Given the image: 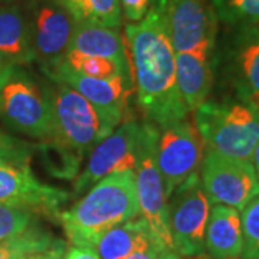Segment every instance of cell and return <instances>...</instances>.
I'll use <instances>...</instances> for the list:
<instances>
[{"label":"cell","mask_w":259,"mask_h":259,"mask_svg":"<svg viewBox=\"0 0 259 259\" xmlns=\"http://www.w3.org/2000/svg\"><path fill=\"white\" fill-rule=\"evenodd\" d=\"M124 40L137 101L150 122L164 128L186 120L189 111L177 87L176 52L154 3L140 22L125 25Z\"/></svg>","instance_id":"cell-1"},{"label":"cell","mask_w":259,"mask_h":259,"mask_svg":"<svg viewBox=\"0 0 259 259\" xmlns=\"http://www.w3.org/2000/svg\"><path fill=\"white\" fill-rule=\"evenodd\" d=\"M139 214L136 173L127 170L95 183L71 209L61 212L59 222L72 246L94 249L105 232Z\"/></svg>","instance_id":"cell-2"},{"label":"cell","mask_w":259,"mask_h":259,"mask_svg":"<svg viewBox=\"0 0 259 259\" xmlns=\"http://www.w3.org/2000/svg\"><path fill=\"white\" fill-rule=\"evenodd\" d=\"M55 82L48 88L52 111L51 140L58 150L62 164V176H72L79 163L104 140L101 124L91 104L66 83Z\"/></svg>","instance_id":"cell-3"},{"label":"cell","mask_w":259,"mask_h":259,"mask_svg":"<svg viewBox=\"0 0 259 259\" xmlns=\"http://www.w3.org/2000/svg\"><path fill=\"white\" fill-rule=\"evenodd\" d=\"M193 112V124L204 147L228 157L252 161L259 143V117L250 105L242 101H206Z\"/></svg>","instance_id":"cell-4"},{"label":"cell","mask_w":259,"mask_h":259,"mask_svg":"<svg viewBox=\"0 0 259 259\" xmlns=\"http://www.w3.org/2000/svg\"><path fill=\"white\" fill-rule=\"evenodd\" d=\"M0 118L26 137L51 140L52 111L48 93L23 65L9 64L0 75Z\"/></svg>","instance_id":"cell-5"},{"label":"cell","mask_w":259,"mask_h":259,"mask_svg":"<svg viewBox=\"0 0 259 259\" xmlns=\"http://www.w3.org/2000/svg\"><path fill=\"white\" fill-rule=\"evenodd\" d=\"M158 127L151 122L143 124V134L137 151L136 186L141 218L147 222L151 233L163 249H173L168 221V199L164 182L157 164Z\"/></svg>","instance_id":"cell-6"},{"label":"cell","mask_w":259,"mask_h":259,"mask_svg":"<svg viewBox=\"0 0 259 259\" xmlns=\"http://www.w3.org/2000/svg\"><path fill=\"white\" fill-rule=\"evenodd\" d=\"M210 213L199 173L185 180L168 197V221L173 249L180 256L199 258L204 253V233Z\"/></svg>","instance_id":"cell-7"},{"label":"cell","mask_w":259,"mask_h":259,"mask_svg":"<svg viewBox=\"0 0 259 259\" xmlns=\"http://www.w3.org/2000/svg\"><path fill=\"white\" fill-rule=\"evenodd\" d=\"M176 54L214 52L218 23L212 3L206 0H154Z\"/></svg>","instance_id":"cell-8"},{"label":"cell","mask_w":259,"mask_h":259,"mask_svg":"<svg viewBox=\"0 0 259 259\" xmlns=\"http://www.w3.org/2000/svg\"><path fill=\"white\" fill-rule=\"evenodd\" d=\"M200 166V183L210 204H223L241 212L259 194V182L252 161L207 150Z\"/></svg>","instance_id":"cell-9"},{"label":"cell","mask_w":259,"mask_h":259,"mask_svg":"<svg viewBox=\"0 0 259 259\" xmlns=\"http://www.w3.org/2000/svg\"><path fill=\"white\" fill-rule=\"evenodd\" d=\"M22 5L28 15L35 61L48 74L64 62L76 23L56 0H28Z\"/></svg>","instance_id":"cell-10"},{"label":"cell","mask_w":259,"mask_h":259,"mask_svg":"<svg viewBox=\"0 0 259 259\" xmlns=\"http://www.w3.org/2000/svg\"><path fill=\"white\" fill-rule=\"evenodd\" d=\"M143 134V124L127 120L110 136L100 141L90 153L87 166L76 177L72 196L87 193L104 177L136 168L137 151Z\"/></svg>","instance_id":"cell-11"},{"label":"cell","mask_w":259,"mask_h":259,"mask_svg":"<svg viewBox=\"0 0 259 259\" xmlns=\"http://www.w3.org/2000/svg\"><path fill=\"white\" fill-rule=\"evenodd\" d=\"M48 76L52 81L66 83L68 87L74 88L91 104L100 118L104 139L121 124L127 108L128 95L134 87L131 79L122 75H114L110 78H91L75 72L64 64L48 72Z\"/></svg>","instance_id":"cell-12"},{"label":"cell","mask_w":259,"mask_h":259,"mask_svg":"<svg viewBox=\"0 0 259 259\" xmlns=\"http://www.w3.org/2000/svg\"><path fill=\"white\" fill-rule=\"evenodd\" d=\"M204 143L193 122L177 121L158 131L157 164L167 199L202 164Z\"/></svg>","instance_id":"cell-13"},{"label":"cell","mask_w":259,"mask_h":259,"mask_svg":"<svg viewBox=\"0 0 259 259\" xmlns=\"http://www.w3.org/2000/svg\"><path fill=\"white\" fill-rule=\"evenodd\" d=\"M229 29L223 44V68L238 98L249 105L259 98V26Z\"/></svg>","instance_id":"cell-14"},{"label":"cell","mask_w":259,"mask_h":259,"mask_svg":"<svg viewBox=\"0 0 259 259\" xmlns=\"http://www.w3.org/2000/svg\"><path fill=\"white\" fill-rule=\"evenodd\" d=\"M68 197L64 190L40 183L25 166L0 163V203L59 219V207Z\"/></svg>","instance_id":"cell-15"},{"label":"cell","mask_w":259,"mask_h":259,"mask_svg":"<svg viewBox=\"0 0 259 259\" xmlns=\"http://www.w3.org/2000/svg\"><path fill=\"white\" fill-rule=\"evenodd\" d=\"M214 52L197 51L176 54V79L180 97L189 112L207 101L213 83Z\"/></svg>","instance_id":"cell-16"},{"label":"cell","mask_w":259,"mask_h":259,"mask_svg":"<svg viewBox=\"0 0 259 259\" xmlns=\"http://www.w3.org/2000/svg\"><path fill=\"white\" fill-rule=\"evenodd\" d=\"M243 250L239 210L213 204L204 233V252L212 259H241Z\"/></svg>","instance_id":"cell-17"},{"label":"cell","mask_w":259,"mask_h":259,"mask_svg":"<svg viewBox=\"0 0 259 259\" xmlns=\"http://www.w3.org/2000/svg\"><path fill=\"white\" fill-rule=\"evenodd\" d=\"M0 58L23 66L35 61L28 15L22 3H0Z\"/></svg>","instance_id":"cell-18"},{"label":"cell","mask_w":259,"mask_h":259,"mask_svg":"<svg viewBox=\"0 0 259 259\" xmlns=\"http://www.w3.org/2000/svg\"><path fill=\"white\" fill-rule=\"evenodd\" d=\"M68 52L110 59L131 78L125 40L124 36L117 32V29L76 23Z\"/></svg>","instance_id":"cell-19"},{"label":"cell","mask_w":259,"mask_h":259,"mask_svg":"<svg viewBox=\"0 0 259 259\" xmlns=\"http://www.w3.org/2000/svg\"><path fill=\"white\" fill-rule=\"evenodd\" d=\"M154 242L158 243L147 222L143 218H136L105 232L94 246V250L101 259H125L133 252Z\"/></svg>","instance_id":"cell-20"},{"label":"cell","mask_w":259,"mask_h":259,"mask_svg":"<svg viewBox=\"0 0 259 259\" xmlns=\"http://www.w3.org/2000/svg\"><path fill=\"white\" fill-rule=\"evenodd\" d=\"M79 25L118 29L122 22L120 0H56Z\"/></svg>","instance_id":"cell-21"},{"label":"cell","mask_w":259,"mask_h":259,"mask_svg":"<svg viewBox=\"0 0 259 259\" xmlns=\"http://www.w3.org/2000/svg\"><path fill=\"white\" fill-rule=\"evenodd\" d=\"M219 22L229 28L258 26L259 0H210Z\"/></svg>","instance_id":"cell-22"},{"label":"cell","mask_w":259,"mask_h":259,"mask_svg":"<svg viewBox=\"0 0 259 259\" xmlns=\"http://www.w3.org/2000/svg\"><path fill=\"white\" fill-rule=\"evenodd\" d=\"M55 241L52 235L32 226L18 238L0 242V259H22L32 252L47 249Z\"/></svg>","instance_id":"cell-23"},{"label":"cell","mask_w":259,"mask_h":259,"mask_svg":"<svg viewBox=\"0 0 259 259\" xmlns=\"http://www.w3.org/2000/svg\"><path fill=\"white\" fill-rule=\"evenodd\" d=\"M62 64L68 66L78 74L91 76V78H110L114 75H122L125 78L131 79L130 76L121 71V68L115 62L105 58H98V56H87L79 55L75 52H66ZM133 81V79H131Z\"/></svg>","instance_id":"cell-24"},{"label":"cell","mask_w":259,"mask_h":259,"mask_svg":"<svg viewBox=\"0 0 259 259\" xmlns=\"http://www.w3.org/2000/svg\"><path fill=\"white\" fill-rule=\"evenodd\" d=\"M239 213L243 236L241 259H259V194Z\"/></svg>","instance_id":"cell-25"},{"label":"cell","mask_w":259,"mask_h":259,"mask_svg":"<svg viewBox=\"0 0 259 259\" xmlns=\"http://www.w3.org/2000/svg\"><path fill=\"white\" fill-rule=\"evenodd\" d=\"M35 213L28 209L0 203V242L10 241L32 228Z\"/></svg>","instance_id":"cell-26"},{"label":"cell","mask_w":259,"mask_h":259,"mask_svg":"<svg viewBox=\"0 0 259 259\" xmlns=\"http://www.w3.org/2000/svg\"><path fill=\"white\" fill-rule=\"evenodd\" d=\"M122 15L130 23H137L147 15L150 0H120Z\"/></svg>","instance_id":"cell-27"},{"label":"cell","mask_w":259,"mask_h":259,"mask_svg":"<svg viewBox=\"0 0 259 259\" xmlns=\"http://www.w3.org/2000/svg\"><path fill=\"white\" fill-rule=\"evenodd\" d=\"M66 255V245L65 242L56 239L49 248L37 252H32L22 259H65Z\"/></svg>","instance_id":"cell-28"},{"label":"cell","mask_w":259,"mask_h":259,"mask_svg":"<svg viewBox=\"0 0 259 259\" xmlns=\"http://www.w3.org/2000/svg\"><path fill=\"white\" fill-rule=\"evenodd\" d=\"M0 163L6 164H18V150L13 147L5 136L0 134Z\"/></svg>","instance_id":"cell-29"},{"label":"cell","mask_w":259,"mask_h":259,"mask_svg":"<svg viewBox=\"0 0 259 259\" xmlns=\"http://www.w3.org/2000/svg\"><path fill=\"white\" fill-rule=\"evenodd\" d=\"M65 259H101L93 248L85 246H72L66 250Z\"/></svg>","instance_id":"cell-30"},{"label":"cell","mask_w":259,"mask_h":259,"mask_svg":"<svg viewBox=\"0 0 259 259\" xmlns=\"http://www.w3.org/2000/svg\"><path fill=\"white\" fill-rule=\"evenodd\" d=\"M160 250H163V248L158 243H150L146 248L136 250L130 255L128 258L125 259H157Z\"/></svg>","instance_id":"cell-31"},{"label":"cell","mask_w":259,"mask_h":259,"mask_svg":"<svg viewBox=\"0 0 259 259\" xmlns=\"http://www.w3.org/2000/svg\"><path fill=\"white\" fill-rule=\"evenodd\" d=\"M157 259H182V256H180L179 253H176L175 250L163 249V250H160Z\"/></svg>","instance_id":"cell-32"},{"label":"cell","mask_w":259,"mask_h":259,"mask_svg":"<svg viewBox=\"0 0 259 259\" xmlns=\"http://www.w3.org/2000/svg\"><path fill=\"white\" fill-rule=\"evenodd\" d=\"M252 164H253V168H255V173H256V177H258L259 182V143L255 147V151H253V156H252Z\"/></svg>","instance_id":"cell-33"},{"label":"cell","mask_w":259,"mask_h":259,"mask_svg":"<svg viewBox=\"0 0 259 259\" xmlns=\"http://www.w3.org/2000/svg\"><path fill=\"white\" fill-rule=\"evenodd\" d=\"M249 105L252 107V108H253V111L256 112V114H258V117H259V98H256V100H255L253 102H250Z\"/></svg>","instance_id":"cell-34"},{"label":"cell","mask_w":259,"mask_h":259,"mask_svg":"<svg viewBox=\"0 0 259 259\" xmlns=\"http://www.w3.org/2000/svg\"><path fill=\"white\" fill-rule=\"evenodd\" d=\"M8 65H9V64H8V62H6L5 59H2V58H0V75H2V72L5 71V68H6Z\"/></svg>","instance_id":"cell-35"},{"label":"cell","mask_w":259,"mask_h":259,"mask_svg":"<svg viewBox=\"0 0 259 259\" xmlns=\"http://www.w3.org/2000/svg\"><path fill=\"white\" fill-rule=\"evenodd\" d=\"M28 0H0V3H25Z\"/></svg>","instance_id":"cell-36"},{"label":"cell","mask_w":259,"mask_h":259,"mask_svg":"<svg viewBox=\"0 0 259 259\" xmlns=\"http://www.w3.org/2000/svg\"><path fill=\"white\" fill-rule=\"evenodd\" d=\"M258 26H259V25H258Z\"/></svg>","instance_id":"cell-37"}]
</instances>
